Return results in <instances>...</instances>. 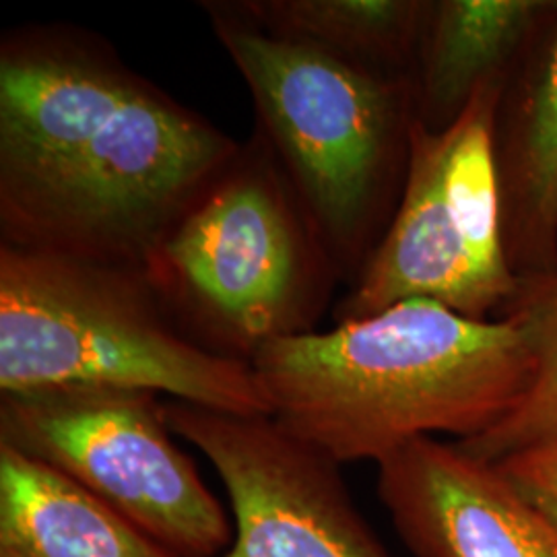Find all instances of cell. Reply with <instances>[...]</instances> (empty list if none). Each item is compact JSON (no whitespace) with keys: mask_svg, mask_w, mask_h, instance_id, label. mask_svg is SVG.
Returning <instances> with one entry per match:
<instances>
[{"mask_svg":"<svg viewBox=\"0 0 557 557\" xmlns=\"http://www.w3.org/2000/svg\"><path fill=\"white\" fill-rule=\"evenodd\" d=\"M170 430L200 450L227 492L234 541L220 557H388L341 465L273 416L165 400Z\"/></svg>","mask_w":557,"mask_h":557,"instance_id":"ba28073f","label":"cell"},{"mask_svg":"<svg viewBox=\"0 0 557 557\" xmlns=\"http://www.w3.org/2000/svg\"><path fill=\"white\" fill-rule=\"evenodd\" d=\"M502 317L515 320L527 338L531 374L512 409L492 430L458 442L485 460H499L557 436V273L520 278Z\"/></svg>","mask_w":557,"mask_h":557,"instance_id":"5bb4252c","label":"cell"},{"mask_svg":"<svg viewBox=\"0 0 557 557\" xmlns=\"http://www.w3.org/2000/svg\"><path fill=\"white\" fill-rule=\"evenodd\" d=\"M250 366L285 430L338 465H379L416 440L492 430L524 391L531 356L515 320L407 299L269 343Z\"/></svg>","mask_w":557,"mask_h":557,"instance_id":"7a4b0ae2","label":"cell"},{"mask_svg":"<svg viewBox=\"0 0 557 557\" xmlns=\"http://www.w3.org/2000/svg\"><path fill=\"white\" fill-rule=\"evenodd\" d=\"M239 145L94 32L0 38V244L143 269Z\"/></svg>","mask_w":557,"mask_h":557,"instance_id":"6da1fadb","label":"cell"},{"mask_svg":"<svg viewBox=\"0 0 557 557\" xmlns=\"http://www.w3.org/2000/svg\"><path fill=\"white\" fill-rule=\"evenodd\" d=\"M379 496L416 557H557V522L494 460L421 438L379 462Z\"/></svg>","mask_w":557,"mask_h":557,"instance_id":"9c48e42d","label":"cell"},{"mask_svg":"<svg viewBox=\"0 0 557 557\" xmlns=\"http://www.w3.org/2000/svg\"><path fill=\"white\" fill-rule=\"evenodd\" d=\"M494 462L527 498L557 522V436Z\"/></svg>","mask_w":557,"mask_h":557,"instance_id":"9a60e30c","label":"cell"},{"mask_svg":"<svg viewBox=\"0 0 557 557\" xmlns=\"http://www.w3.org/2000/svg\"><path fill=\"white\" fill-rule=\"evenodd\" d=\"M246 83L264 140L292 180L343 281L386 234L405 188L413 83L264 32L234 2H200Z\"/></svg>","mask_w":557,"mask_h":557,"instance_id":"3957f363","label":"cell"},{"mask_svg":"<svg viewBox=\"0 0 557 557\" xmlns=\"http://www.w3.org/2000/svg\"><path fill=\"white\" fill-rule=\"evenodd\" d=\"M557 0H430L413 64L416 120L446 131L479 89L506 83Z\"/></svg>","mask_w":557,"mask_h":557,"instance_id":"8fae6325","label":"cell"},{"mask_svg":"<svg viewBox=\"0 0 557 557\" xmlns=\"http://www.w3.org/2000/svg\"><path fill=\"white\" fill-rule=\"evenodd\" d=\"M264 32L411 79L430 0H236Z\"/></svg>","mask_w":557,"mask_h":557,"instance_id":"4fadbf2b","label":"cell"},{"mask_svg":"<svg viewBox=\"0 0 557 557\" xmlns=\"http://www.w3.org/2000/svg\"><path fill=\"white\" fill-rule=\"evenodd\" d=\"M0 557H172L83 485L0 442Z\"/></svg>","mask_w":557,"mask_h":557,"instance_id":"7c38bea8","label":"cell"},{"mask_svg":"<svg viewBox=\"0 0 557 557\" xmlns=\"http://www.w3.org/2000/svg\"><path fill=\"white\" fill-rule=\"evenodd\" d=\"M165 400L122 388L0 395V442L38 458L172 557H220L234 518L172 440Z\"/></svg>","mask_w":557,"mask_h":557,"instance_id":"52a82bcc","label":"cell"},{"mask_svg":"<svg viewBox=\"0 0 557 557\" xmlns=\"http://www.w3.org/2000/svg\"><path fill=\"white\" fill-rule=\"evenodd\" d=\"M504 83L485 85L446 131L416 120L397 211L333 310L335 324L370 319L407 299H432L467 319L502 317L512 273L496 163Z\"/></svg>","mask_w":557,"mask_h":557,"instance_id":"8992f818","label":"cell"},{"mask_svg":"<svg viewBox=\"0 0 557 557\" xmlns=\"http://www.w3.org/2000/svg\"><path fill=\"white\" fill-rule=\"evenodd\" d=\"M143 273L186 337L246 363L269 343L317 333L343 281L259 131L242 140Z\"/></svg>","mask_w":557,"mask_h":557,"instance_id":"5b68a950","label":"cell"},{"mask_svg":"<svg viewBox=\"0 0 557 557\" xmlns=\"http://www.w3.org/2000/svg\"><path fill=\"white\" fill-rule=\"evenodd\" d=\"M73 386L271 416L252 366L186 337L143 269L0 244V395Z\"/></svg>","mask_w":557,"mask_h":557,"instance_id":"277c9868","label":"cell"},{"mask_svg":"<svg viewBox=\"0 0 557 557\" xmlns=\"http://www.w3.org/2000/svg\"><path fill=\"white\" fill-rule=\"evenodd\" d=\"M504 242L518 278L557 273V7L504 83L496 112Z\"/></svg>","mask_w":557,"mask_h":557,"instance_id":"30bf717a","label":"cell"}]
</instances>
